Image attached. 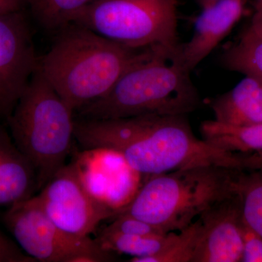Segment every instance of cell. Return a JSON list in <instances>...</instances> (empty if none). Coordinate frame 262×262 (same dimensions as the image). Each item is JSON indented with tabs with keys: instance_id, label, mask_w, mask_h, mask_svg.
I'll use <instances>...</instances> for the list:
<instances>
[{
	"instance_id": "6da1fadb",
	"label": "cell",
	"mask_w": 262,
	"mask_h": 262,
	"mask_svg": "<svg viewBox=\"0 0 262 262\" xmlns=\"http://www.w3.org/2000/svg\"><path fill=\"white\" fill-rule=\"evenodd\" d=\"M75 139L82 149L113 150L133 170L147 177L202 165L241 170L253 168L242 157L198 139L186 115L77 118Z\"/></svg>"
},
{
	"instance_id": "7a4b0ae2",
	"label": "cell",
	"mask_w": 262,
	"mask_h": 262,
	"mask_svg": "<svg viewBox=\"0 0 262 262\" xmlns=\"http://www.w3.org/2000/svg\"><path fill=\"white\" fill-rule=\"evenodd\" d=\"M157 50L134 49L71 24L60 30L39 66L55 91L77 113L103 97L125 72Z\"/></svg>"
},
{
	"instance_id": "3957f363",
	"label": "cell",
	"mask_w": 262,
	"mask_h": 262,
	"mask_svg": "<svg viewBox=\"0 0 262 262\" xmlns=\"http://www.w3.org/2000/svg\"><path fill=\"white\" fill-rule=\"evenodd\" d=\"M190 73L181 60L179 47L157 50L125 72L103 97L78 110V118L187 115L201 102Z\"/></svg>"
},
{
	"instance_id": "277c9868",
	"label": "cell",
	"mask_w": 262,
	"mask_h": 262,
	"mask_svg": "<svg viewBox=\"0 0 262 262\" xmlns=\"http://www.w3.org/2000/svg\"><path fill=\"white\" fill-rule=\"evenodd\" d=\"M241 171L202 165L151 176L119 213L144 221L165 233L182 231L235 194Z\"/></svg>"
},
{
	"instance_id": "5b68a950",
	"label": "cell",
	"mask_w": 262,
	"mask_h": 262,
	"mask_svg": "<svg viewBox=\"0 0 262 262\" xmlns=\"http://www.w3.org/2000/svg\"><path fill=\"white\" fill-rule=\"evenodd\" d=\"M74 113L39 66L6 120L15 145L35 170L39 192L64 166L72 153Z\"/></svg>"
},
{
	"instance_id": "8992f818",
	"label": "cell",
	"mask_w": 262,
	"mask_h": 262,
	"mask_svg": "<svg viewBox=\"0 0 262 262\" xmlns=\"http://www.w3.org/2000/svg\"><path fill=\"white\" fill-rule=\"evenodd\" d=\"M177 9V0H95L72 24L134 49L176 50Z\"/></svg>"
},
{
	"instance_id": "52a82bcc",
	"label": "cell",
	"mask_w": 262,
	"mask_h": 262,
	"mask_svg": "<svg viewBox=\"0 0 262 262\" xmlns=\"http://www.w3.org/2000/svg\"><path fill=\"white\" fill-rule=\"evenodd\" d=\"M5 227L28 256L41 262L115 261L96 239L62 230L46 214L37 196L8 207L3 216Z\"/></svg>"
},
{
	"instance_id": "ba28073f",
	"label": "cell",
	"mask_w": 262,
	"mask_h": 262,
	"mask_svg": "<svg viewBox=\"0 0 262 262\" xmlns=\"http://www.w3.org/2000/svg\"><path fill=\"white\" fill-rule=\"evenodd\" d=\"M37 196L55 225L79 237L91 235L101 222L117 214L84 189L72 162L62 167Z\"/></svg>"
},
{
	"instance_id": "9c48e42d",
	"label": "cell",
	"mask_w": 262,
	"mask_h": 262,
	"mask_svg": "<svg viewBox=\"0 0 262 262\" xmlns=\"http://www.w3.org/2000/svg\"><path fill=\"white\" fill-rule=\"evenodd\" d=\"M39 63L22 12L0 15V118L11 115Z\"/></svg>"
},
{
	"instance_id": "30bf717a",
	"label": "cell",
	"mask_w": 262,
	"mask_h": 262,
	"mask_svg": "<svg viewBox=\"0 0 262 262\" xmlns=\"http://www.w3.org/2000/svg\"><path fill=\"white\" fill-rule=\"evenodd\" d=\"M201 229L192 262H238L243 255L241 203L237 193L199 217Z\"/></svg>"
},
{
	"instance_id": "8fae6325",
	"label": "cell",
	"mask_w": 262,
	"mask_h": 262,
	"mask_svg": "<svg viewBox=\"0 0 262 262\" xmlns=\"http://www.w3.org/2000/svg\"><path fill=\"white\" fill-rule=\"evenodd\" d=\"M246 0H220L203 9L189 42L180 44L183 64L192 71L229 34L244 15Z\"/></svg>"
},
{
	"instance_id": "7c38bea8",
	"label": "cell",
	"mask_w": 262,
	"mask_h": 262,
	"mask_svg": "<svg viewBox=\"0 0 262 262\" xmlns=\"http://www.w3.org/2000/svg\"><path fill=\"white\" fill-rule=\"evenodd\" d=\"M122 157L113 150L82 149L72 160L81 184L95 199L113 211L126 206L121 194L120 174L116 164ZM116 214V215H117Z\"/></svg>"
},
{
	"instance_id": "4fadbf2b",
	"label": "cell",
	"mask_w": 262,
	"mask_h": 262,
	"mask_svg": "<svg viewBox=\"0 0 262 262\" xmlns=\"http://www.w3.org/2000/svg\"><path fill=\"white\" fill-rule=\"evenodd\" d=\"M37 192V175L28 158L0 124V207H10Z\"/></svg>"
},
{
	"instance_id": "5bb4252c",
	"label": "cell",
	"mask_w": 262,
	"mask_h": 262,
	"mask_svg": "<svg viewBox=\"0 0 262 262\" xmlns=\"http://www.w3.org/2000/svg\"><path fill=\"white\" fill-rule=\"evenodd\" d=\"M214 120L227 125L262 122V78L245 75L235 87L211 102Z\"/></svg>"
},
{
	"instance_id": "9a60e30c",
	"label": "cell",
	"mask_w": 262,
	"mask_h": 262,
	"mask_svg": "<svg viewBox=\"0 0 262 262\" xmlns=\"http://www.w3.org/2000/svg\"><path fill=\"white\" fill-rule=\"evenodd\" d=\"M203 139L219 149L242 157L256 168L262 167V122L227 125L215 120L202 122Z\"/></svg>"
},
{
	"instance_id": "2e32d148",
	"label": "cell",
	"mask_w": 262,
	"mask_h": 262,
	"mask_svg": "<svg viewBox=\"0 0 262 262\" xmlns=\"http://www.w3.org/2000/svg\"><path fill=\"white\" fill-rule=\"evenodd\" d=\"M174 232L152 235H136L102 230L96 242L105 251L133 256L130 260L148 257L165 249L177 237Z\"/></svg>"
},
{
	"instance_id": "e0dca14e",
	"label": "cell",
	"mask_w": 262,
	"mask_h": 262,
	"mask_svg": "<svg viewBox=\"0 0 262 262\" xmlns=\"http://www.w3.org/2000/svg\"><path fill=\"white\" fill-rule=\"evenodd\" d=\"M221 61L227 70L262 78V38L246 29L237 42L225 50Z\"/></svg>"
},
{
	"instance_id": "ac0fdd59",
	"label": "cell",
	"mask_w": 262,
	"mask_h": 262,
	"mask_svg": "<svg viewBox=\"0 0 262 262\" xmlns=\"http://www.w3.org/2000/svg\"><path fill=\"white\" fill-rule=\"evenodd\" d=\"M236 193L243 220L262 237V167L241 171Z\"/></svg>"
},
{
	"instance_id": "d6986e66",
	"label": "cell",
	"mask_w": 262,
	"mask_h": 262,
	"mask_svg": "<svg viewBox=\"0 0 262 262\" xmlns=\"http://www.w3.org/2000/svg\"><path fill=\"white\" fill-rule=\"evenodd\" d=\"M39 23L48 30H58L74 19L95 0H25Z\"/></svg>"
},
{
	"instance_id": "ffe728a7",
	"label": "cell",
	"mask_w": 262,
	"mask_h": 262,
	"mask_svg": "<svg viewBox=\"0 0 262 262\" xmlns=\"http://www.w3.org/2000/svg\"><path fill=\"white\" fill-rule=\"evenodd\" d=\"M201 229L199 219L180 231L165 249L148 257L136 258L130 262H192Z\"/></svg>"
},
{
	"instance_id": "44dd1931",
	"label": "cell",
	"mask_w": 262,
	"mask_h": 262,
	"mask_svg": "<svg viewBox=\"0 0 262 262\" xmlns=\"http://www.w3.org/2000/svg\"><path fill=\"white\" fill-rule=\"evenodd\" d=\"M103 230L108 232L136 235L167 234L144 221L123 213H119L115 215L111 223L106 226Z\"/></svg>"
},
{
	"instance_id": "7402d4cb",
	"label": "cell",
	"mask_w": 262,
	"mask_h": 262,
	"mask_svg": "<svg viewBox=\"0 0 262 262\" xmlns=\"http://www.w3.org/2000/svg\"><path fill=\"white\" fill-rule=\"evenodd\" d=\"M241 234L243 239V255L241 261L262 262V237L241 222Z\"/></svg>"
},
{
	"instance_id": "603a6c76",
	"label": "cell",
	"mask_w": 262,
	"mask_h": 262,
	"mask_svg": "<svg viewBox=\"0 0 262 262\" xmlns=\"http://www.w3.org/2000/svg\"><path fill=\"white\" fill-rule=\"evenodd\" d=\"M0 262H37L0 231Z\"/></svg>"
},
{
	"instance_id": "cb8c5ba5",
	"label": "cell",
	"mask_w": 262,
	"mask_h": 262,
	"mask_svg": "<svg viewBox=\"0 0 262 262\" xmlns=\"http://www.w3.org/2000/svg\"><path fill=\"white\" fill-rule=\"evenodd\" d=\"M25 0H0V15L21 11Z\"/></svg>"
},
{
	"instance_id": "d4e9b609",
	"label": "cell",
	"mask_w": 262,
	"mask_h": 262,
	"mask_svg": "<svg viewBox=\"0 0 262 262\" xmlns=\"http://www.w3.org/2000/svg\"><path fill=\"white\" fill-rule=\"evenodd\" d=\"M247 30L257 37H262V7L255 9L254 15Z\"/></svg>"
},
{
	"instance_id": "484cf974",
	"label": "cell",
	"mask_w": 262,
	"mask_h": 262,
	"mask_svg": "<svg viewBox=\"0 0 262 262\" xmlns=\"http://www.w3.org/2000/svg\"><path fill=\"white\" fill-rule=\"evenodd\" d=\"M195 1L198 4L201 5L203 9H205V8H208V7L215 4L220 0H195Z\"/></svg>"
},
{
	"instance_id": "4316f807",
	"label": "cell",
	"mask_w": 262,
	"mask_h": 262,
	"mask_svg": "<svg viewBox=\"0 0 262 262\" xmlns=\"http://www.w3.org/2000/svg\"><path fill=\"white\" fill-rule=\"evenodd\" d=\"M260 7H262V0H255V9H256V8H260Z\"/></svg>"
},
{
	"instance_id": "83f0119b",
	"label": "cell",
	"mask_w": 262,
	"mask_h": 262,
	"mask_svg": "<svg viewBox=\"0 0 262 262\" xmlns=\"http://www.w3.org/2000/svg\"><path fill=\"white\" fill-rule=\"evenodd\" d=\"M254 35H255V34H254ZM260 38H262V37H260Z\"/></svg>"
}]
</instances>
